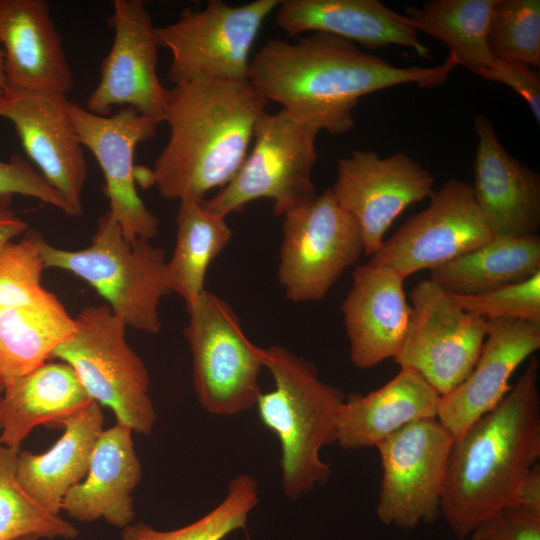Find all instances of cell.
I'll list each match as a JSON object with an SVG mask.
<instances>
[{
  "instance_id": "cell-27",
  "label": "cell",
  "mask_w": 540,
  "mask_h": 540,
  "mask_svg": "<svg viewBox=\"0 0 540 540\" xmlns=\"http://www.w3.org/2000/svg\"><path fill=\"white\" fill-rule=\"evenodd\" d=\"M74 331V318L55 295L34 305L0 307V385L46 363Z\"/></svg>"
},
{
  "instance_id": "cell-5",
  "label": "cell",
  "mask_w": 540,
  "mask_h": 540,
  "mask_svg": "<svg viewBox=\"0 0 540 540\" xmlns=\"http://www.w3.org/2000/svg\"><path fill=\"white\" fill-rule=\"evenodd\" d=\"M32 234L45 269L65 270L87 282L126 327L159 333V304L170 294L165 282L167 260L161 247L148 239L128 240L109 212L98 219L84 249L55 247L34 228Z\"/></svg>"
},
{
  "instance_id": "cell-24",
  "label": "cell",
  "mask_w": 540,
  "mask_h": 540,
  "mask_svg": "<svg viewBox=\"0 0 540 540\" xmlns=\"http://www.w3.org/2000/svg\"><path fill=\"white\" fill-rule=\"evenodd\" d=\"M441 395L415 370L401 367L381 388L346 397L337 443L345 450L376 447L402 427L437 418Z\"/></svg>"
},
{
  "instance_id": "cell-13",
  "label": "cell",
  "mask_w": 540,
  "mask_h": 540,
  "mask_svg": "<svg viewBox=\"0 0 540 540\" xmlns=\"http://www.w3.org/2000/svg\"><path fill=\"white\" fill-rule=\"evenodd\" d=\"M429 198L427 208L409 217L384 240L369 263L390 267L406 279L471 252L493 238L472 185L449 179Z\"/></svg>"
},
{
  "instance_id": "cell-38",
  "label": "cell",
  "mask_w": 540,
  "mask_h": 540,
  "mask_svg": "<svg viewBox=\"0 0 540 540\" xmlns=\"http://www.w3.org/2000/svg\"><path fill=\"white\" fill-rule=\"evenodd\" d=\"M480 77L510 87L526 101L537 123H540V74L535 68L522 62L497 58Z\"/></svg>"
},
{
  "instance_id": "cell-16",
  "label": "cell",
  "mask_w": 540,
  "mask_h": 540,
  "mask_svg": "<svg viewBox=\"0 0 540 540\" xmlns=\"http://www.w3.org/2000/svg\"><path fill=\"white\" fill-rule=\"evenodd\" d=\"M68 113L81 144L103 172L108 212L124 236L128 240L154 238L160 221L137 192L134 158L138 144L152 139L160 123L128 107L112 115H97L71 100Z\"/></svg>"
},
{
  "instance_id": "cell-2",
  "label": "cell",
  "mask_w": 540,
  "mask_h": 540,
  "mask_svg": "<svg viewBox=\"0 0 540 540\" xmlns=\"http://www.w3.org/2000/svg\"><path fill=\"white\" fill-rule=\"evenodd\" d=\"M267 104L248 80L198 78L174 85L163 119L168 141L152 169L136 166V181L155 185L168 200L204 201L240 169Z\"/></svg>"
},
{
  "instance_id": "cell-20",
  "label": "cell",
  "mask_w": 540,
  "mask_h": 540,
  "mask_svg": "<svg viewBox=\"0 0 540 540\" xmlns=\"http://www.w3.org/2000/svg\"><path fill=\"white\" fill-rule=\"evenodd\" d=\"M540 348V324L517 319L487 320V333L466 379L441 396L437 419L458 438L509 392L516 368Z\"/></svg>"
},
{
  "instance_id": "cell-19",
  "label": "cell",
  "mask_w": 540,
  "mask_h": 540,
  "mask_svg": "<svg viewBox=\"0 0 540 540\" xmlns=\"http://www.w3.org/2000/svg\"><path fill=\"white\" fill-rule=\"evenodd\" d=\"M478 139L473 192L493 238L537 235L540 175L511 156L487 117L474 118Z\"/></svg>"
},
{
  "instance_id": "cell-12",
  "label": "cell",
  "mask_w": 540,
  "mask_h": 540,
  "mask_svg": "<svg viewBox=\"0 0 540 540\" xmlns=\"http://www.w3.org/2000/svg\"><path fill=\"white\" fill-rule=\"evenodd\" d=\"M411 317L394 361L418 372L441 396L469 375L487 333V320L464 311L449 292L431 279L409 292Z\"/></svg>"
},
{
  "instance_id": "cell-30",
  "label": "cell",
  "mask_w": 540,
  "mask_h": 540,
  "mask_svg": "<svg viewBox=\"0 0 540 540\" xmlns=\"http://www.w3.org/2000/svg\"><path fill=\"white\" fill-rule=\"evenodd\" d=\"M495 0H430L422 7H406L413 29L442 41L458 65L478 76L496 57L488 44V27Z\"/></svg>"
},
{
  "instance_id": "cell-37",
  "label": "cell",
  "mask_w": 540,
  "mask_h": 540,
  "mask_svg": "<svg viewBox=\"0 0 540 540\" xmlns=\"http://www.w3.org/2000/svg\"><path fill=\"white\" fill-rule=\"evenodd\" d=\"M470 540H540V517L508 507L480 522Z\"/></svg>"
},
{
  "instance_id": "cell-15",
  "label": "cell",
  "mask_w": 540,
  "mask_h": 540,
  "mask_svg": "<svg viewBox=\"0 0 540 540\" xmlns=\"http://www.w3.org/2000/svg\"><path fill=\"white\" fill-rule=\"evenodd\" d=\"M336 171L329 188L338 204L359 223L368 257L381 248L392 222L434 191L432 173L401 151L381 158L371 150H355L337 160Z\"/></svg>"
},
{
  "instance_id": "cell-40",
  "label": "cell",
  "mask_w": 540,
  "mask_h": 540,
  "mask_svg": "<svg viewBox=\"0 0 540 540\" xmlns=\"http://www.w3.org/2000/svg\"><path fill=\"white\" fill-rule=\"evenodd\" d=\"M28 228L27 222L10 207L0 206V249L22 236Z\"/></svg>"
},
{
  "instance_id": "cell-44",
  "label": "cell",
  "mask_w": 540,
  "mask_h": 540,
  "mask_svg": "<svg viewBox=\"0 0 540 540\" xmlns=\"http://www.w3.org/2000/svg\"><path fill=\"white\" fill-rule=\"evenodd\" d=\"M0 387H2V386L0 385Z\"/></svg>"
},
{
  "instance_id": "cell-32",
  "label": "cell",
  "mask_w": 540,
  "mask_h": 540,
  "mask_svg": "<svg viewBox=\"0 0 540 540\" xmlns=\"http://www.w3.org/2000/svg\"><path fill=\"white\" fill-rule=\"evenodd\" d=\"M258 501L256 479L239 474L229 481L225 498L193 523L172 531H159L143 522L130 524L123 528L121 540H223L231 532L246 527Z\"/></svg>"
},
{
  "instance_id": "cell-17",
  "label": "cell",
  "mask_w": 540,
  "mask_h": 540,
  "mask_svg": "<svg viewBox=\"0 0 540 540\" xmlns=\"http://www.w3.org/2000/svg\"><path fill=\"white\" fill-rule=\"evenodd\" d=\"M68 103L61 93L7 91L0 99V118L14 126L37 170L79 216L83 213L87 161Z\"/></svg>"
},
{
  "instance_id": "cell-10",
  "label": "cell",
  "mask_w": 540,
  "mask_h": 540,
  "mask_svg": "<svg viewBox=\"0 0 540 540\" xmlns=\"http://www.w3.org/2000/svg\"><path fill=\"white\" fill-rule=\"evenodd\" d=\"M362 254L359 223L327 188L283 216L278 282L292 302L320 301Z\"/></svg>"
},
{
  "instance_id": "cell-36",
  "label": "cell",
  "mask_w": 540,
  "mask_h": 540,
  "mask_svg": "<svg viewBox=\"0 0 540 540\" xmlns=\"http://www.w3.org/2000/svg\"><path fill=\"white\" fill-rule=\"evenodd\" d=\"M16 195L38 199L69 216H78L35 167L25 158L13 155L8 161H0V206L10 207Z\"/></svg>"
},
{
  "instance_id": "cell-3",
  "label": "cell",
  "mask_w": 540,
  "mask_h": 540,
  "mask_svg": "<svg viewBox=\"0 0 540 540\" xmlns=\"http://www.w3.org/2000/svg\"><path fill=\"white\" fill-rule=\"evenodd\" d=\"M539 362L450 448L440 514L459 540L489 516L517 506L519 485L540 456Z\"/></svg>"
},
{
  "instance_id": "cell-42",
  "label": "cell",
  "mask_w": 540,
  "mask_h": 540,
  "mask_svg": "<svg viewBox=\"0 0 540 540\" xmlns=\"http://www.w3.org/2000/svg\"><path fill=\"white\" fill-rule=\"evenodd\" d=\"M39 538L36 537V536H24V537H21V538H18L16 540H38Z\"/></svg>"
},
{
  "instance_id": "cell-14",
  "label": "cell",
  "mask_w": 540,
  "mask_h": 540,
  "mask_svg": "<svg viewBox=\"0 0 540 540\" xmlns=\"http://www.w3.org/2000/svg\"><path fill=\"white\" fill-rule=\"evenodd\" d=\"M108 25L113 41L100 67V78L85 108L108 116L114 107L132 108L163 122L170 89L160 81L156 27L141 0H114Z\"/></svg>"
},
{
  "instance_id": "cell-26",
  "label": "cell",
  "mask_w": 540,
  "mask_h": 540,
  "mask_svg": "<svg viewBox=\"0 0 540 540\" xmlns=\"http://www.w3.org/2000/svg\"><path fill=\"white\" fill-rule=\"evenodd\" d=\"M92 401L70 365L46 362L3 387L0 439L20 450L35 427L59 425Z\"/></svg>"
},
{
  "instance_id": "cell-22",
  "label": "cell",
  "mask_w": 540,
  "mask_h": 540,
  "mask_svg": "<svg viewBox=\"0 0 540 540\" xmlns=\"http://www.w3.org/2000/svg\"><path fill=\"white\" fill-rule=\"evenodd\" d=\"M275 11L276 25L290 36L318 32L369 50L399 45L430 55L407 17L378 0H280Z\"/></svg>"
},
{
  "instance_id": "cell-21",
  "label": "cell",
  "mask_w": 540,
  "mask_h": 540,
  "mask_svg": "<svg viewBox=\"0 0 540 540\" xmlns=\"http://www.w3.org/2000/svg\"><path fill=\"white\" fill-rule=\"evenodd\" d=\"M0 46L7 91L72 90V70L46 1L0 0Z\"/></svg>"
},
{
  "instance_id": "cell-34",
  "label": "cell",
  "mask_w": 540,
  "mask_h": 540,
  "mask_svg": "<svg viewBox=\"0 0 540 540\" xmlns=\"http://www.w3.org/2000/svg\"><path fill=\"white\" fill-rule=\"evenodd\" d=\"M43 261L32 228L0 249V307L26 306L54 296L41 285Z\"/></svg>"
},
{
  "instance_id": "cell-18",
  "label": "cell",
  "mask_w": 540,
  "mask_h": 540,
  "mask_svg": "<svg viewBox=\"0 0 540 540\" xmlns=\"http://www.w3.org/2000/svg\"><path fill=\"white\" fill-rule=\"evenodd\" d=\"M404 280L383 265L367 262L354 269L341 311L350 359L357 368L369 369L399 354L412 311Z\"/></svg>"
},
{
  "instance_id": "cell-33",
  "label": "cell",
  "mask_w": 540,
  "mask_h": 540,
  "mask_svg": "<svg viewBox=\"0 0 540 540\" xmlns=\"http://www.w3.org/2000/svg\"><path fill=\"white\" fill-rule=\"evenodd\" d=\"M488 44L496 58L540 67V1L495 0Z\"/></svg>"
},
{
  "instance_id": "cell-35",
  "label": "cell",
  "mask_w": 540,
  "mask_h": 540,
  "mask_svg": "<svg viewBox=\"0 0 540 540\" xmlns=\"http://www.w3.org/2000/svg\"><path fill=\"white\" fill-rule=\"evenodd\" d=\"M450 295L464 311L486 320L517 319L540 324V272L486 293Z\"/></svg>"
},
{
  "instance_id": "cell-39",
  "label": "cell",
  "mask_w": 540,
  "mask_h": 540,
  "mask_svg": "<svg viewBox=\"0 0 540 540\" xmlns=\"http://www.w3.org/2000/svg\"><path fill=\"white\" fill-rule=\"evenodd\" d=\"M540 517V465L535 464L521 481L517 491V506Z\"/></svg>"
},
{
  "instance_id": "cell-29",
  "label": "cell",
  "mask_w": 540,
  "mask_h": 540,
  "mask_svg": "<svg viewBox=\"0 0 540 540\" xmlns=\"http://www.w3.org/2000/svg\"><path fill=\"white\" fill-rule=\"evenodd\" d=\"M176 243L166 261L165 282L170 293L185 304L203 293L211 262L232 237L226 218L209 211L203 201H180L176 216Z\"/></svg>"
},
{
  "instance_id": "cell-43",
  "label": "cell",
  "mask_w": 540,
  "mask_h": 540,
  "mask_svg": "<svg viewBox=\"0 0 540 540\" xmlns=\"http://www.w3.org/2000/svg\"><path fill=\"white\" fill-rule=\"evenodd\" d=\"M2 391H3V387H0V399H1Z\"/></svg>"
},
{
  "instance_id": "cell-41",
  "label": "cell",
  "mask_w": 540,
  "mask_h": 540,
  "mask_svg": "<svg viewBox=\"0 0 540 540\" xmlns=\"http://www.w3.org/2000/svg\"><path fill=\"white\" fill-rule=\"evenodd\" d=\"M7 91L6 78L4 72V56L0 46V99L5 95Z\"/></svg>"
},
{
  "instance_id": "cell-9",
  "label": "cell",
  "mask_w": 540,
  "mask_h": 540,
  "mask_svg": "<svg viewBox=\"0 0 540 540\" xmlns=\"http://www.w3.org/2000/svg\"><path fill=\"white\" fill-rule=\"evenodd\" d=\"M280 0L230 5L210 0L204 8H186L173 23L156 27L160 47L171 55L173 85L198 78L247 80L251 49L266 18Z\"/></svg>"
},
{
  "instance_id": "cell-11",
  "label": "cell",
  "mask_w": 540,
  "mask_h": 540,
  "mask_svg": "<svg viewBox=\"0 0 540 540\" xmlns=\"http://www.w3.org/2000/svg\"><path fill=\"white\" fill-rule=\"evenodd\" d=\"M454 438L437 418L412 422L380 442L382 480L376 513L381 523L414 529L440 515Z\"/></svg>"
},
{
  "instance_id": "cell-25",
  "label": "cell",
  "mask_w": 540,
  "mask_h": 540,
  "mask_svg": "<svg viewBox=\"0 0 540 540\" xmlns=\"http://www.w3.org/2000/svg\"><path fill=\"white\" fill-rule=\"evenodd\" d=\"M63 434L47 451H19L17 478L41 506L59 514L67 492L81 482L89 468L99 435L104 430L101 406L90 404L64 419Z\"/></svg>"
},
{
  "instance_id": "cell-31",
  "label": "cell",
  "mask_w": 540,
  "mask_h": 540,
  "mask_svg": "<svg viewBox=\"0 0 540 540\" xmlns=\"http://www.w3.org/2000/svg\"><path fill=\"white\" fill-rule=\"evenodd\" d=\"M19 451L0 439V540L24 536L74 539L78 535L75 526L41 506L19 483Z\"/></svg>"
},
{
  "instance_id": "cell-7",
  "label": "cell",
  "mask_w": 540,
  "mask_h": 540,
  "mask_svg": "<svg viewBox=\"0 0 540 540\" xmlns=\"http://www.w3.org/2000/svg\"><path fill=\"white\" fill-rule=\"evenodd\" d=\"M319 130L280 109L258 120L253 146L234 178L203 201L211 212L227 218L252 201L270 199L273 213L284 216L317 193L312 181Z\"/></svg>"
},
{
  "instance_id": "cell-6",
  "label": "cell",
  "mask_w": 540,
  "mask_h": 540,
  "mask_svg": "<svg viewBox=\"0 0 540 540\" xmlns=\"http://www.w3.org/2000/svg\"><path fill=\"white\" fill-rule=\"evenodd\" d=\"M74 320L73 335L51 358L70 365L89 397L110 408L116 422L151 434L157 416L149 373L128 344L124 322L106 304L85 307Z\"/></svg>"
},
{
  "instance_id": "cell-1",
  "label": "cell",
  "mask_w": 540,
  "mask_h": 540,
  "mask_svg": "<svg viewBox=\"0 0 540 540\" xmlns=\"http://www.w3.org/2000/svg\"><path fill=\"white\" fill-rule=\"evenodd\" d=\"M456 66L450 54L433 67L394 66L348 40L315 32L294 42L267 41L251 58L247 80L297 120L341 135L353 129L363 96L404 84L438 87Z\"/></svg>"
},
{
  "instance_id": "cell-4",
  "label": "cell",
  "mask_w": 540,
  "mask_h": 540,
  "mask_svg": "<svg viewBox=\"0 0 540 540\" xmlns=\"http://www.w3.org/2000/svg\"><path fill=\"white\" fill-rule=\"evenodd\" d=\"M264 367L273 377L274 389L262 392L256 406L261 422L280 442L282 490L297 499L331 475L320 451L337 442L346 396L321 380L311 361L283 346L265 349Z\"/></svg>"
},
{
  "instance_id": "cell-28",
  "label": "cell",
  "mask_w": 540,
  "mask_h": 540,
  "mask_svg": "<svg viewBox=\"0 0 540 540\" xmlns=\"http://www.w3.org/2000/svg\"><path fill=\"white\" fill-rule=\"evenodd\" d=\"M540 272L538 235L492 238L430 270L429 279L455 295H477L525 281Z\"/></svg>"
},
{
  "instance_id": "cell-23",
  "label": "cell",
  "mask_w": 540,
  "mask_h": 540,
  "mask_svg": "<svg viewBox=\"0 0 540 540\" xmlns=\"http://www.w3.org/2000/svg\"><path fill=\"white\" fill-rule=\"evenodd\" d=\"M132 433L119 422L102 431L86 476L67 492L61 510L81 522L104 519L118 528L132 524V494L142 477Z\"/></svg>"
},
{
  "instance_id": "cell-8",
  "label": "cell",
  "mask_w": 540,
  "mask_h": 540,
  "mask_svg": "<svg viewBox=\"0 0 540 540\" xmlns=\"http://www.w3.org/2000/svg\"><path fill=\"white\" fill-rule=\"evenodd\" d=\"M186 308L184 336L200 405L217 416H234L256 406L265 349L248 339L231 305L215 293L204 290Z\"/></svg>"
}]
</instances>
